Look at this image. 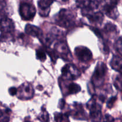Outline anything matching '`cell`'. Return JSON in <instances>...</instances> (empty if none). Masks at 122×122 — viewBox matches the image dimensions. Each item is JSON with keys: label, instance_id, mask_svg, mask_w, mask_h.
I'll list each match as a JSON object with an SVG mask.
<instances>
[{"label": "cell", "instance_id": "cell-1", "mask_svg": "<svg viewBox=\"0 0 122 122\" xmlns=\"http://www.w3.org/2000/svg\"><path fill=\"white\" fill-rule=\"evenodd\" d=\"M75 14L70 10L62 9L57 16L56 22L57 25L64 28H69L73 26L75 23Z\"/></svg>", "mask_w": 122, "mask_h": 122}, {"label": "cell", "instance_id": "cell-2", "mask_svg": "<svg viewBox=\"0 0 122 122\" xmlns=\"http://www.w3.org/2000/svg\"><path fill=\"white\" fill-rule=\"evenodd\" d=\"M117 4V1L115 0H101L100 4L102 11L107 16L113 19H116L119 16Z\"/></svg>", "mask_w": 122, "mask_h": 122}, {"label": "cell", "instance_id": "cell-3", "mask_svg": "<svg viewBox=\"0 0 122 122\" xmlns=\"http://www.w3.org/2000/svg\"><path fill=\"white\" fill-rule=\"evenodd\" d=\"M19 13L21 19L25 20H30L36 14V8L32 4L23 1L19 7Z\"/></svg>", "mask_w": 122, "mask_h": 122}, {"label": "cell", "instance_id": "cell-4", "mask_svg": "<svg viewBox=\"0 0 122 122\" xmlns=\"http://www.w3.org/2000/svg\"><path fill=\"white\" fill-rule=\"evenodd\" d=\"M76 6L82 9L83 16H86L98 7L99 2L97 0H76Z\"/></svg>", "mask_w": 122, "mask_h": 122}, {"label": "cell", "instance_id": "cell-5", "mask_svg": "<svg viewBox=\"0 0 122 122\" xmlns=\"http://www.w3.org/2000/svg\"><path fill=\"white\" fill-rule=\"evenodd\" d=\"M107 72V67L103 62H99L95 69L92 81L95 86H99L102 83Z\"/></svg>", "mask_w": 122, "mask_h": 122}, {"label": "cell", "instance_id": "cell-6", "mask_svg": "<svg viewBox=\"0 0 122 122\" xmlns=\"http://www.w3.org/2000/svg\"><path fill=\"white\" fill-rule=\"evenodd\" d=\"M87 107L90 110V117L92 122H100L101 120V106L92 99L87 104Z\"/></svg>", "mask_w": 122, "mask_h": 122}, {"label": "cell", "instance_id": "cell-7", "mask_svg": "<svg viewBox=\"0 0 122 122\" xmlns=\"http://www.w3.org/2000/svg\"><path fill=\"white\" fill-rule=\"evenodd\" d=\"M76 57L81 62H89L92 58V54L88 48L83 46L77 47L75 49Z\"/></svg>", "mask_w": 122, "mask_h": 122}, {"label": "cell", "instance_id": "cell-8", "mask_svg": "<svg viewBox=\"0 0 122 122\" xmlns=\"http://www.w3.org/2000/svg\"><path fill=\"white\" fill-rule=\"evenodd\" d=\"M14 30V24L9 18L4 17L0 20V31L4 33H11Z\"/></svg>", "mask_w": 122, "mask_h": 122}, {"label": "cell", "instance_id": "cell-9", "mask_svg": "<svg viewBox=\"0 0 122 122\" xmlns=\"http://www.w3.org/2000/svg\"><path fill=\"white\" fill-rule=\"evenodd\" d=\"M54 0H39L38 7L42 16H47L50 12V7Z\"/></svg>", "mask_w": 122, "mask_h": 122}, {"label": "cell", "instance_id": "cell-10", "mask_svg": "<svg viewBox=\"0 0 122 122\" xmlns=\"http://www.w3.org/2000/svg\"><path fill=\"white\" fill-rule=\"evenodd\" d=\"M25 32L27 34L38 38H42L43 36L42 30L39 28L30 24H28L26 26Z\"/></svg>", "mask_w": 122, "mask_h": 122}, {"label": "cell", "instance_id": "cell-11", "mask_svg": "<svg viewBox=\"0 0 122 122\" xmlns=\"http://www.w3.org/2000/svg\"><path fill=\"white\" fill-rule=\"evenodd\" d=\"M86 16L88 20L93 23H101L104 20V14L101 11L92 12Z\"/></svg>", "mask_w": 122, "mask_h": 122}, {"label": "cell", "instance_id": "cell-12", "mask_svg": "<svg viewBox=\"0 0 122 122\" xmlns=\"http://www.w3.org/2000/svg\"><path fill=\"white\" fill-rule=\"evenodd\" d=\"M110 65L113 69L122 74V59L117 56H114L110 62Z\"/></svg>", "mask_w": 122, "mask_h": 122}, {"label": "cell", "instance_id": "cell-13", "mask_svg": "<svg viewBox=\"0 0 122 122\" xmlns=\"http://www.w3.org/2000/svg\"><path fill=\"white\" fill-rule=\"evenodd\" d=\"M56 47H56V51H55L57 54V55H58V53H60L61 56L66 57V56H67L68 54H69L67 45H66V43H65L64 42H60L57 45H56Z\"/></svg>", "mask_w": 122, "mask_h": 122}, {"label": "cell", "instance_id": "cell-14", "mask_svg": "<svg viewBox=\"0 0 122 122\" xmlns=\"http://www.w3.org/2000/svg\"><path fill=\"white\" fill-rule=\"evenodd\" d=\"M20 93H25L23 98H26V96H27V99L31 98L33 96V87H32L30 84H22L21 87V89L20 90ZM27 99V98H26Z\"/></svg>", "mask_w": 122, "mask_h": 122}, {"label": "cell", "instance_id": "cell-15", "mask_svg": "<svg viewBox=\"0 0 122 122\" xmlns=\"http://www.w3.org/2000/svg\"><path fill=\"white\" fill-rule=\"evenodd\" d=\"M81 90V86L75 83H71L68 86L69 94H76Z\"/></svg>", "mask_w": 122, "mask_h": 122}, {"label": "cell", "instance_id": "cell-16", "mask_svg": "<svg viewBox=\"0 0 122 122\" xmlns=\"http://www.w3.org/2000/svg\"><path fill=\"white\" fill-rule=\"evenodd\" d=\"M10 116L8 110H2L0 109V122H9Z\"/></svg>", "mask_w": 122, "mask_h": 122}, {"label": "cell", "instance_id": "cell-17", "mask_svg": "<svg viewBox=\"0 0 122 122\" xmlns=\"http://www.w3.org/2000/svg\"><path fill=\"white\" fill-rule=\"evenodd\" d=\"M117 30L116 26L111 23H107L104 26V31L107 33H111V32H116Z\"/></svg>", "mask_w": 122, "mask_h": 122}, {"label": "cell", "instance_id": "cell-18", "mask_svg": "<svg viewBox=\"0 0 122 122\" xmlns=\"http://www.w3.org/2000/svg\"><path fill=\"white\" fill-rule=\"evenodd\" d=\"M36 57L38 59L40 60L41 61H42V62L45 61L46 58V54H45V51L42 49H38V50H37Z\"/></svg>", "mask_w": 122, "mask_h": 122}, {"label": "cell", "instance_id": "cell-19", "mask_svg": "<svg viewBox=\"0 0 122 122\" xmlns=\"http://www.w3.org/2000/svg\"><path fill=\"white\" fill-rule=\"evenodd\" d=\"M39 119L40 120L41 122H50V118H49V115L46 111L44 110L41 114L40 116L39 117Z\"/></svg>", "mask_w": 122, "mask_h": 122}, {"label": "cell", "instance_id": "cell-20", "mask_svg": "<svg viewBox=\"0 0 122 122\" xmlns=\"http://www.w3.org/2000/svg\"><path fill=\"white\" fill-rule=\"evenodd\" d=\"M115 48L117 52L122 56V37L117 41L115 44Z\"/></svg>", "mask_w": 122, "mask_h": 122}, {"label": "cell", "instance_id": "cell-21", "mask_svg": "<svg viewBox=\"0 0 122 122\" xmlns=\"http://www.w3.org/2000/svg\"><path fill=\"white\" fill-rule=\"evenodd\" d=\"M114 85L119 89H122V76H117L114 81Z\"/></svg>", "mask_w": 122, "mask_h": 122}, {"label": "cell", "instance_id": "cell-22", "mask_svg": "<svg viewBox=\"0 0 122 122\" xmlns=\"http://www.w3.org/2000/svg\"><path fill=\"white\" fill-rule=\"evenodd\" d=\"M116 100H117L116 96H113L112 97V98H110V99L108 100V101H107V107L109 108H112L113 106V105H114L115 102L116 101Z\"/></svg>", "mask_w": 122, "mask_h": 122}, {"label": "cell", "instance_id": "cell-23", "mask_svg": "<svg viewBox=\"0 0 122 122\" xmlns=\"http://www.w3.org/2000/svg\"><path fill=\"white\" fill-rule=\"evenodd\" d=\"M114 118L109 114H106L104 117L103 122H114Z\"/></svg>", "mask_w": 122, "mask_h": 122}, {"label": "cell", "instance_id": "cell-24", "mask_svg": "<svg viewBox=\"0 0 122 122\" xmlns=\"http://www.w3.org/2000/svg\"><path fill=\"white\" fill-rule=\"evenodd\" d=\"M55 120L56 122H62L63 120V115L61 113H56Z\"/></svg>", "mask_w": 122, "mask_h": 122}, {"label": "cell", "instance_id": "cell-25", "mask_svg": "<svg viewBox=\"0 0 122 122\" xmlns=\"http://www.w3.org/2000/svg\"><path fill=\"white\" fill-rule=\"evenodd\" d=\"M7 7L5 0H0V11H3Z\"/></svg>", "mask_w": 122, "mask_h": 122}, {"label": "cell", "instance_id": "cell-26", "mask_svg": "<svg viewBox=\"0 0 122 122\" xmlns=\"http://www.w3.org/2000/svg\"><path fill=\"white\" fill-rule=\"evenodd\" d=\"M8 92H9V93L10 95L14 96L15 94H16L17 93V89L15 88V87H12L9 89Z\"/></svg>", "mask_w": 122, "mask_h": 122}, {"label": "cell", "instance_id": "cell-27", "mask_svg": "<svg viewBox=\"0 0 122 122\" xmlns=\"http://www.w3.org/2000/svg\"><path fill=\"white\" fill-rule=\"evenodd\" d=\"M92 30L94 32V33L97 35V36H98L99 37H102V34H101V32L99 31L98 29L96 28H92Z\"/></svg>", "mask_w": 122, "mask_h": 122}, {"label": "cell", "instance_id": "cell-28", "mask_svg": "<svg viewBox=\"0 0 122 122\" xmlns=\"http://www.w3.org/2000/svg\"><path fill=\"white\" fill-rule=\"evenodd\" d=\"M64 105H65V101H64V99H61V100H60L59 101V106L61 109H63L64 108Z\"/></svg>", "mask_w": 122, "mask_h": 122}, {"label": "cell", "instance_id": "cell-29", "mask_svg": "<svg viewBox=\"0 0 122 122\" xmlns=\"http://www.w3.org/2000/svg\"><path fill=\"white\" fill-rule=\"evenodd\" d=\"M62 1H67L68 0H62Z\"/></svg>", "mask_w": 122, "mask_h": 122}, {"label": "cell", "instance_id": "cell-30", "mask_svg": "<svg viewBox=\"0 0 122 122\" xmlns=\"http://www.w3.org/2000/svg\"><path fill=\"white\" fill-rule=\"evenodd\" d=\"M30 122V121H26V122Z\"/></svg>", "mask_w": 122, "mask_h": 122}]
</instances>
